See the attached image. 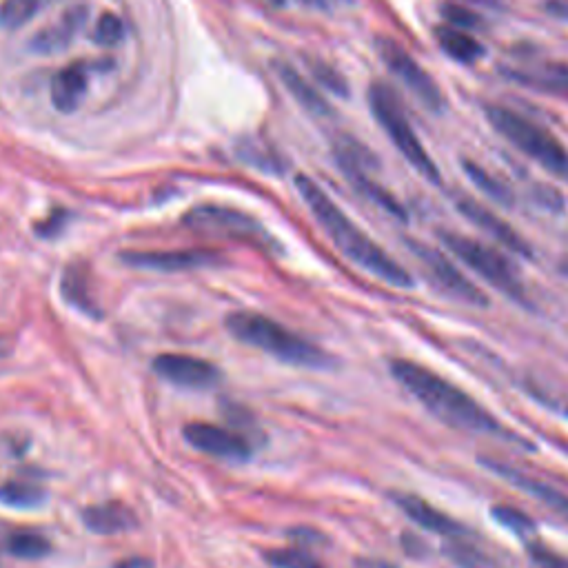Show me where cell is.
<instances>
[{"label": "cell", "mask_w": 568, "mask_h": 568, "mask_svg": "<svg viewBox=\"0 0 568 568\" xmlns=\"http://www.w3.org/2000/svg\"><path fill=\"white\" fill-rule=\"evenodd\" d=\"M369 107L375 120H378L380 127L384 129V134L391 138L395 149L400 151L404 160H407L424 180L433 182V185H440V169L429 156V151L424 149L420 136L415 134L407 111L402 107V100L395 94L393 87L382 83V80L371 83Z\"/></svg>", "instance_id": "obj_5"}, {"label": "cell", "mask_w": 568, "mask_h": 568, "mask_svg": "<svg viewBox=\"0 0 568 568\" xmlns=\"http://www.w3.org/2000/svg\"><path fill=\"white\" fill-rule=\"evenodd\" d=\"M480 464L484 466V469H489L491 473H495L497 478H502L504 482L513 484L517 491L531 495L535 502L544 504L546 509H551L555 515H560L562 520L568 522V495L562 493L560 489H555V486H551L549 482L537 480V478H533V475L515 469V466L500 462V460L480 458Z\"/></svg>", "instance_id": "obj_13"}, {"label": "cell", "mask_w": 568, "mask_h": 568, "mask_svg": "<svg viewBox=\"0 0 568 568\" xmlns=\"http://www.w3.org/2000/svg\"><path fill=\"white\" fill-rule=\"evenodd\" d=\"M533 198L540 207L549 209V211H562L564 209V200L560 196V191L546 185H537L533 191Z\"/></svg>", "instance_id": "obj_36"}, {"label": "cell", "mask_w": 568, "mask_h": 568, "mask_svg": "<svg viewBox=\"0 0 568 568\" xmlns=\"http://www.w3.org/2000/svg\"><path fill=\"white\" fill-rule=\"evenodd\" d=\"M526 551H529V557L537 568H568V557L560 555L540 542H529Z\"/></svg>", "instance_id": "obj_35"}, {"label": "cell", "mask_w": 568, "mask_h": 568, "mask_svg": "<svg viewBox=\"0 0 568 568\" xmlns=\"http://www.w3.org/2000/svg\"><path fill=\"white\" fill-rule=\"evenodd\" d=\"M296 189L302 200L307 202L309 211L320 222L324 233L333 240V245H336L351 262H355L360 269L369 271L373 278L389 284V287L395 289L413 287V278L409 276V271L404 269L400 262H395L389 253L378 245V242H373L367 233L355 225L347 213H344L336 202L327 196V191H324L316 180L300 174L296 178Z\"/></svg>", "instance_id": "obj_2"}, {"label": "cell", "mask_w": 568, "mask_h": 568, "mask_svg": "<svg viewBox=\"0 0 568 568\" xmlns=\"http://www.w3.org/2000/svg\"><path fill=\"white\" fill-rule=\"evenodd\" d=\"M309 67H311V74L316 76V80L324 89H329L331 94H336L340 98L349 96V83L340 71L329 67L327 63H322V60H309Z\"/></svg>", "instance_id": "obj_31"}, {"label": "cell", "mask_w": 568, "mask_h": 568, "mask_svg": "<svg viewBox=\"0 0 568 568\" xmlns=\"http://www.w3.org/2000/svg\"><path fill=\"white\" fill-rule=\"evenodd\" d=\"M151 367L160 378L187 389H211L220 380V371L211 362L194 358V355L162 353Z\"/></svg>", "instance_id": "obj_12"}, {"label": "cell", "mask_w": 568, "mask_h": 568, "mask_svg": "<svg viewBox=\"0 0 568 568\" xmlns=\"http://www.w3.org/2000/svg\"><path fill=\"white\" fill-rule=\"evenodd\" d=\"M342 3H349V0H342Z\"/></svg>", "instance_id": "obj_44"}, {"label": "cell", "mask_w": 568, "mask_h": 568, "mask_svg": "<svg viewBox=\"0 0 568 568\" xmlns=\"http://www.w3.org/2000/svg\"><path fill=\"white\" fill-rule=\"evenodd\" d=\"M47 500L45 491L36 484L9 480L0 484V504L9 506V509H36Z\"/></svg>", "instance_id": "obj_26"}, {"label": "cell", "mask_w": 568, "mask_h": 568, "mask_svg": "<svg viewBox=\"0 0 568 568\" xmlns=\"http://www.w3.org/2000/svg\"><path fill=\"white\" fill-rule=\"evenodd\" d=\"M560 271H562L564 276L568 278V260H564V262H562V265H560Z\"/></svg>", "instance_id": "obj_42"}, {"label": "cell", "mask_w": 568, "mask_h": 568, "mask_svg": "<svg viewBox=\"0 0 568 568\" xmlns=\"http://www.w3.org/2000/svg\"><path fill=\"white\" fill-rule=\"evenodd\" d=\"M273 71H276L280 83L287 87L289 94L296 98V103L302 109H307L309 114L320 116V118L333 116V109L329 105V100L324 98L320 91L300 74L298 69H293L289 63H282V60H276V63H273Z\"/></svg>", "instance_id": "obj_19"}, {"label": "cell", "mask_w": 568, "mask_h": 568, "mask_svg": "<svg viewBox=\"0 0 568 568\" xmlns=\"http://www.w3.org/2000/svg\"><path fill=\"white\" fill-rule=\"evenodd\" d=\"M446 555H449L455 564H460L464 568H486V566H489V557L466 542L464 537H460V540H451L449 546H446Z\"/></svg>", "instance_id": "obj_32"}, {"label": "cell", "mask_w": 568, "mask_h": 568, "mask_svg": "<svg viewBox=\"0 0 568 568\" xmlns=\"http://www.w3.org/2000/svg\"><path fill=\"white\" fill-rule=\"evenodd\" d=\"M464 3L482 5V7H489V9H502V7H504L502 0H464Z\"/></svg>", "instance_id": "obj_38"}, {"label": "cell", "mask_w": 568, "mask_h": 568, "mask_svg": "<svg viewBox=\"0 0 568 568\" xmlns=\"http://www.w3.org/2000/svg\"><path fill=\"white\" fill-rule=\"evenodd\" d=\"M80 517L87 529L96 535H120L134 531L138 526L136 513L120 502L91 504Z\"/></svg>", "instance_id": "obj_18"}, {"label": "cell", "mask_w": 568, "mask_h": 568, "mask_svg": "<svg viewBox=\"0 0 568 568\" xmlns=\"http://www.w3.org/2000/svg\"><path fill=\"white\" fill-rule=\"evenodd\" d=\"M435 43L451 60L460 65H473L484 56V45L464 29L442 25L435 27Z\"/></svg>", "instance_id": "obj_21"}, {"label": "cell", "mask_w": 568, "mask_h": 568, "mask_svg": "<svg viewBox=\"0 0 568 568\" xmlns=\"http://www.w3.org/2000/svg\"><path fill=\"white\" fill-rule=\"evenodd\" d=\"M54 0H5L0 5V27L20 29L25 27L38 12H43Z\"/></svg>", "instance_id": "obj_27"}, {"label": "cell", "mask_w": 568, "mask_h": 568, "mask_svg": "<svg viewBox=\"0 0 568 568\" xmlns=\"http://www.w3.org/2000/svg\"><path fill=\"white\" fill-rule=\"evenodd\" d=\"M227 329L233 338L251 344V347L265 351L282 362L293 364V367L329 369L333 362L331 355L324 353L318 344L298 336V333L289 331L280 322L262 316V313H231L227 318Z\"/></svg>", "instance_id": "obj_3"}, {"label": "cell", "mask_w": 568, "mask_h": 568, "mask_svg": "<svg viewBox=\"0 0 568 568\" xmlns=\"http://www.w3.org/2000/svg\"><path fill=\"white\" fill-rule=\"evenodd\" d=\"M458 211L462 213V216L473 222L475 227H480L484 233H489V236L493 240L500 242L502 247L509 249L511 253H515V256H522V258H533V249L529 242L524 240V236H520L509 222L502 220L497 213H493L491 209H486L484 205H480L478 200H473L469 196H462L458 198Z\"/></svg>", "instance_id": "obj_14"}, {"label": "cell", "mask_w": 568, "mask_h": 568, "mask_svg": "<svg viewBox=\"0 0 568 568\" xmlns=\"http://www.w3.org/2000/svg\"><path fill=\"white\" fill-rule=\"evenodd\" d=\"M462 169L466 178H469L475 187H478L484 196H489L491 200H495L497 205L511 207L513 205V191L509 189L506 182H502L500 178H495L493 174H489L478 162H473L469 158L462 160Z\"/></svg>", "instance_id": "obj_23"}, {"label": "cell", "mask_w": 568, "mask_h": 568, "mask_svg": "<svg viewBox=\"0 0 568 568\" xmlns=\"http://www.w3.org/2000/svg\"><path fill=\"white\" fill-rule=\"evenodd\" d=\"M491 517L502 526V529H506L517 537H524V540L535 533V522L531 520V517L522 511L513 509V506H493Z\"/></svg>", "instance_id": "obj_29"}, {"label": "cell", "mask_w": 568, "mask_h": 568, "mask_svg": "<svg viewBox=\"0 0 568 568\" xmlns=\"http://www.w3.org/2000/svg\"><path fill=\"white\" fill-rule=\"evenodd\" d=\"M273 5H278V7H282V5H287V0H271Z\"/></svg>", "instance_id": "obj_43"}, {"label": "cell", "mask_w": 568, "mask_h": 568, "mask_svg": "<svg viewBox=\"0 0 568 568\" xmlns=\"http://www.w3.org/2000/svg\"><path fill=\"white\" fill-rule=\"evenodd\" d=\"M438 236L453 256H458V260H462L466 267L473 269L489 284H493L495 289H500L504 296H509L511 300L520 304H529L520 271H517L511 265V260L504 258L500 251H495L491 247L482 245V242L473 240L469 236H462V233L455 231H438Z\"/></svg>", "instance_id": "obj_6"}, {"label": "cell", "mask_w": 568, "mask_h": 568, "mask_svg": "<svg viewBox=\"0 0 568 568\" xmlns=\"http://www.w3.org/2000/svg\"><path fill=\"white\" fill-rule=\"evenodd\" d=\"M442 16L446 23H449L451 27H458V29H464V32H469V29H478L482 27V18L471 12L469 7L466 5H460V3H446L442 9Z\"/></svg>", "instance_id": "obj_34"}, {"label": "cell", "mask_w": 568, "mask_h": 568, "mask_svg": "<svg viewBox=\"0 0 568 568\" xmlns=\"http://www.w3.org/2000/svg\"><path fill=\"white\" fill-rule=\"evenodd\" d=\"M504 78L513 80L517 85L531 87L535 91L551 96L568 98V67L562 65H542V67H500Z\"/></svg>", "instance_id": "obj_17"}, {"label": "cell", "mask_w": 568, "mask_h": 568, "mask_svg": "<svg viewBox=\"0 0 568 568\" xmlns=\"http://www.w3.org/2000/svg\"><path fill=\"white\" fill-rule=\"evenodd\" d=\"M60 291L63 298L71 304V307L80 309L83 313H96V304L89 296V278L85 267L74 265L65 271L63 282H60Z\"/></svg>", "instance_id": "obj_24"}, {"label": "cell", "mask_w": 568, "mask_h": 568, "mask_svg": "<svg viewBox=\"0 0 568 568\" xmlns=\"http://www.w3.org/2000/svg\"><path fill=\"white\" fill-rule=\"evenodd\" d=\"M7 549L20 560H38L49 553V542L32 531H18L7 540Z\"/></svg>", "instance_id": "obj_28"}, {"label": "cell", "mask_w": 568, "mask_h": 568, "mask_svg": "<svg viewBox=\"0 0 568 568\" xmlns=\"http://www.w3.org/2000/svg\"><path fill=\"white\" fill-rule=\"evenodd\" d=\"M89 18V9L85 5H74L60 16L54 25H49L43 32H38L32 40V49L38 54H56L71 45V40L85 27Z\"/></svg>", "instance_id": "obj_16"}, {"label": "cell", "mask_w": 568, "mask_h": 568, "mask_svg": "<svg viewBox=\"0 0 568 568\" xmlns=\"http://www.w3.org/2000/svg\"><path fill=\"white\" fill-rule=\"evenodd\" d=\"M484 116L497 134L509 140L515 149L535 160L549 174L568 182V149L549 129L502 105H486Z\"/></svg>", "instance_id": "obj_4"}, {"label": "cell", "mask_w": 568, "mask_h": 568, "mask_svg": "<svg viewBox=\"0 0 568 568\" xmlns=\"http://www.w3.org/2000/svg\"><path fill=\"white\" fill-rule=\"evenodd\" d=\"M125 38V23L116 14H103L94 29V43L100 47H116Z\"/></svg>", "instance_id": "obj_30"}, {"label": "cell", "mask_w": 568, "mask_h": 568, "mask_svg": "<svg viewBox=\"0 0 568 568\" xmlns=\"http://www.w3.org/2000/svg\"><path fill=\"white\" fill-rule=\"evenodd\" d=\"M120 260L129 267L151 271H191L200 267H213L220 262L216 251L207 249H178V251H123Z\"/></svg>", "instance_id": "obj_11"}, {"label": "cell", "mask_w": 568, "mask_h": 568, "mask_svg": "<svg viewBox=\"0 0 568 568\" xmlns=\"http://www.w3.org/2000/svg\"><path fill=\"white\" fill-rule=\"evenodd\" d=\"M267 562L273 568H327L316 557L298 549H278L267 553Z\"/></svg>", "instance_id": "obj_33"}, {"label": "cell", "mask_w": 568, "mask_h": 568, "mask_svg": "<svg viewBox=\"0 0 568 568\" xmlns=\"http://www.w3.org/2000/svg\"><path fill=\"white\" fill-rule=\"evenodd\" d=\"M87 91V71L80 65H69L65 69H60L58 74L52 78V105L63 111V114H71L76 111L80 100L85 98Z\"/></svg>", "instance_id": "obj_20"}, {"label": "cell", "mask_w": 568, "mask_h": 568, "mask_svg": "<svg viewBox=\"0 0 568 568\" xmlns=\"http://www.w3.org/2000/svg\"><path fill=\"white\" fill-rule=\"evenodd\" d=\"M409 247L422 262L426 273H429L431 282L442 293H446V296H451L464 304H471V307H486V304H489L486 293H482L478 287H475V284L466 278L449 258L444 256V253H440L433 247H426L422 245V242H415V240L409 242Z\"/></svg>", "instance_id": "obj_9"}, {"label": "cell", "mask_w": 568, "mask_h": 568, "mask_svg": "<svg viewBox=\"0 0 568 568\" xmlns=\"http://www.w3.org/2000/svg\"><path fill=\"white\" fill-rule=\"evenodd\" d=\"M360 568H395V566L382 560H369V562H360Z\"/></svg>", "instance_id": "obj_39"}, {"label": "cell", "mask_w": 568, "mask_h": 568, "mask_svg": "<svg viewBox=\"0 0 568 568\" xmlns=\"http://www.w3.org/2000/svg\"><path fill=\"white\" fill-rule=\"evenodd\" d=\"M393 502L398 509L413 520L418 526H422L424 531L442 535L446 540H460V537L469 535V529L464 524H460L458 520H453L451 515H446L444 511L435 509L433 504H429L426 500L418 495H409V493H395Z\"/></svg>", "instance_id": "obj_15"}, {"label": "cell", "mask_w": 568, "mask_h": 568, "mask_svg": "<svg viewBox=\"0 0 568 568\" xmlns=\"http://www.w3.org/2000/svg\"><path fill=\"white\" fill-rule=\"evenodd\" d=\"M116 568H149V564L145 560H127L123 564H118Z\"/></svg>", "instance_id": "obj_40"}, {"label": "cell", "mask_w": 568, "mask_h": 568, "mask_svg": "<svg viewBox=\"0 0 568 568\" xmlns=\"http://www.w3.org/2000/svg\"><path fill=\"white\" fill-rule=\"evenodd\" d=\"M375 52H378L380 60L391 74L407 87L411 94L420 100V105L431 111V114H442L444 111V96L440 85L435 83V78L426 71L418 60H415L407 49L400 43H395L389 36L375 38Z\"/></svg>", "instance_id": "obj_7"}, {"label": "cell", "mask_w": 568, "mask_h": 568, "mask_svg": "<svg viewBox=\"0 0 568 568\" xmlns=\"http://www.w3.org/2000/svg\"><path fill=\"white\" fill-rule=\"evenodd\" d=\"M185 225L200 233H216V236L251 240L258 245H273L269 233L260 227L258 220L247 216L245 211L220 207V205H202L191 209L185 216Z\"/></svg>", "instance_id": "obj_8"}, {"label": "cell", "mask_w": 568, "mask_h": 568, "mask_svg": "<svg viewBox=\"0 0 568 568\" xmlns=\"http://www.w3.org/2000/svg\"><path fill=\"white\" fill-rule=\"evenodd\" d=\"M182 433H185V440L194 449L211 455V458L240 462L249 460L253 453L245 435H238L209 422H191L182 429Z\"/></svg>", "instance_id": "obj_10"}, {"label": "cell", "mask_w": 568, "mask_h": 568, "mask_svg": "<svg viewBox=\"0 0 568 568\" xmlns=\"http://www.w3.org/2000/svg\"><path fill=\"white\" fill-rule=\"evenodd\" d=\"M391 373L404 389H407L422 407L433 413L446 426L466 433L493 435L531 449V444L520 435H513L491 411H486L480 402H475L469 393L444 380L442 375L422 367L411 360H393Z\"/></svg>", "instance_id": "obj_1"}, {"label": "cell", "mask_w": 568, "mask_h": 568, "mask_svg": "<svg viewBox=\"0 0 568 568\" xmlns=\"http://www.w3.org/2000/svg\"><path fill=\"white\" fill-rule=\"evenodd\" d=\"M298 3H302V5H307V7H318V9H322V7H327V0H298Z\"/></svg>", "instance_id": "obj_41"}, {"label": "cell", "mask_w": 568, "mask_h": 568, "mask_svg": "<svg viewBox=\"0 0 568 568\" xmlns=\"http://www.w3.org/2000/svg\"><path fill=\"white\" fill-rule=\"evenodd\" d=\"M342 174L349 178L351 185L360 191L364 198H369L373 205H378L380 209H384L389 213V216L398 218V220H407V211L400 205L398 200H395L393 194H389L387 189L382 185H378L373 178H369V171H362V169H342Z\"/></svg>", "instance_id": "obj_22"}, {"label": "cell", "mask_w": 568, "mask_h": 568, "mask_svg": "<svg viewBox=\"0 0 568 568\" xmlns=\"http://www.w3.org/2000/svg\"><path fill=\"white\" fill-rule=\"evenodd\" d=\"M546 9L555 16V18H562V20H568V3L566 0H551L549 5H546Z\"/></svg>", "instance_id": "obj_37"}, {"label": "cell", "mask_w": 568, "mask_h": 568, "mask_svg": "<svg viewBox=\"0 0 568 568\" xmlns=\"http://www.w3.org/2000/svg\"><path fill=\"white\" fill-rule=\"evenodd\" d=\"M333 156L340 169H362V171H373L378 169V158H375L371 151L349 136H340L333 145Z\"/></svg>", "instance_id": "obj_25"}]
</instances>
